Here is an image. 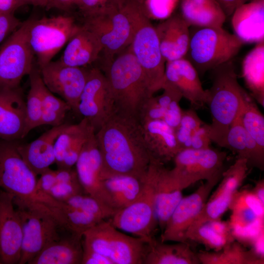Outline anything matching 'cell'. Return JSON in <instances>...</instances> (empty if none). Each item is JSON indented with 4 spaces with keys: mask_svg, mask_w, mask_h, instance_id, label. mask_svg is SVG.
Wrapping results in <instances>:
<instances>
[{
    "mask_svg": "<svg viewBox=\"0 0 264 264\" xmlns=\"http://www.w3.org/2000/svg\"><path fill=\"white\" fill-rule=\"evenodd\" d=\"M95 136L102 159L103 180L120 175L145 177L152 157L137 120L115 111Z\"/></svg>",
    "mask_w": 264,
    "mask_h": 264,
    "instance_id": "6da1fadb",
    "label": "cell"
},
{
    "mask_svg": "<svg viewBox=\"0 0 264 264\" xmlns=\"http://www.w3.org/2000/svg\"><path fill=\"white\" fill-rule=\"evenodd\" d=\"M102 70L112 92L115 111L139 121L143 106L154 94L131 46L105 63Z\"/></svg>",
    "mask_w": 264,
    "mask_h": 264,
    "instance_id": "7a4b0ae2",
    "label": "cell"
},
{
    "mask_svg": "<svg viewBox=\"0 0 264 264\" xmlns=\"http://www.w3.org/2000/svg\"><path fill=\"white\" fill-rule=\"evenodd\" d=\"M212 84L207 89L212 116L209 125L211 141L221 146L227 132L240 114L248 94L239 84L231 61L212 69Z\"/></svg>",
    "mask_w": 264,
    "mask_h": 264,
    "instance_id": "3957f363",
    "label": "cell"
},
{
    "mask_svg": "<svg viewBox=\"0 0 264 264\" xmlns=\"http://www.w3.org/2000/svg\"><path fill=\"white\" fill-rule=\"evenodd\" d=\"M144 0H126L120 7L84 18L83 24L99 39L106 61L130 46L140 17Z\"/></svg>",
    "mask_w": 264,
    "mask_h": 264,
    "instance_id": "277c9868",
    "label": "cell"
},
{
    "mask_svg": "<svg viewBox=\"0 0 264 264\" xmlns=\"http://www.w3.org/2000/svg\"><path fill=\"white\" fill-rule=\"evenodd\" d=\"M190 29V42L184 57L203 75L230 61L244 44L234 34L221 27H198Z\"/></svg>",
    "mask_w": 264,
    "mask_h": 264,
    "instance_id": "5b68a950",
    "label": "cell"
},
{
    "mask_svg": "<svg viewBox=\"0 0 264 264\" xmlns=\"http://www.w3.org/2000/svg\"><path fill=\"white\" fill-rule=\"evenodd\" d=\"M161 163L151 158L139 196L108 219L117 229L140 238L148 243L155 239L154 233L158 225L155 212V189Z\"/></svg>",
    "mask_w": 264,
    "mask_h": 264,
    "instance_id": "8992f818",
    "label": "cell"
},
{
    "mask_svg": "<svg viewBox=\"0 0 264 264\" xmlns=\"http://www.w3.org/2000/svg\"><path fill=\"white\" fill-rule=\"evenodd\" d=\"M83 245L105 256L113 264H143L148 243L121 232L106 220L83 234Z\"/></svg>",
    "mask_w": 264,
    "mask_h": 264,
    "instance_id": "52a82bcc",
    "label": "cell"
},
{
    "mask_svg": "<svg viewBox=\"0 0 264 264\" xmlns=\"http://www.w3.org/2000/svg\"><path fill=\"white\" fill-rule=\"evenodd\" d=\"M22 229L21 254L18 264H26L46 246L58 239L64 230L43 205L14 198Z\"/></svg>",
    "mask_w": 264,
    "mask_h": 264,
    "instance_id": "ba28073f",
    "label": "cell"
},
{
    "mask_svg": "<svg viewBox=\"0 0 264 264\" xmlns=\"http://www.w3.org/2000/svg\"><path fill=\"white\" fill-rule=\"evenodd\" d=\"M73 17L59 15L33 19L28 42L36 57L39 68L52 61L79 27Z\"/></svg>",
    "mask_w": 264,
    "mask_h": 264,
    "instance_id": "9c48e42d",
    "label": "cell"
},
{
    "mask_svg": "<svg viewBox=\"0 0 264 264\" xmlns=\"http://www.w3.org/2000/svg\"><path fill=\"white\" fill-rule=\"evenodd\" d=\"M33 18L22 22L0 45V89L20 87L33 68L34 55L28 42Z\"/></svg>",
    "mask_w": 264,
    "mask_h": 264,
    "instance_id": "30bf717a",
    "label": "cell"
},
{
    "mask_svg": "<svg viewBox=\"0 0 264 264\" xmlns=\"http://www.w3.org/2000/svg\"><path fill=\"white\" fill-rule=\"evenodd\" d=\"M227 153L210 147L184 149L173 158L172 171L184 190L201 180L219 182L225 171Z\"/></svg>",
    "mask_w": 264,
    "mask_h": 264,
    "instance_id": "8fae6325",
    "label": "cell"
},
{
    "mask_svg": "<svg viewBox=\"0 0 264 264\" xmlns=\"http://www.w3.org/2000/svg\"><path fill=\"white\" fill-rule=\"evenodd\" d=\"M17 143L0 139V188L15 199L38 203L37 176L19 153Z\"/></svg>",
    "mask_w": 264,
    "mask_h": 264,
    "instance_id": "7c38bea8",
    "label": "cell"
},
{
    "mask_svg": "<svg viewBox=\"0 0 264 264\" xmlns=\"http://www.w3.org/2000/svg\"><path fill=\"white\" fill-rule=\"evenodd\" d=\"M130 46L154 94L162 89L164 83L166 62L161 54L154 26L145 10Z\"/></svg>",
    "mask_w": 264,
    "mask_h": 264,
    "instance_id": "4fadbf2b",
    "label": "cell"
},
{
    "mask_svg": "<svg viewBox=\"0 0 264 264\" xmlns=\"http://www.w3.org/2000/svg\"><path fill=\"white\" fill-rule=\"evenodd\" d=\"M78 110V114L87 119L95 132L115 112L111 88L100 68H90Z\"/></svg>",
    "mask_w": 264,
    "mask_h": 264,
    "instance_id": "5bb4252c",
    "label": "cell"
},
{
    "mask_svg": "<svg viewBox=\"0 0 264 264\" xmlns=\"http://www.w3.org/2000/svg\"><path fill=\"white\" fill-rule=\"evenodd\" d=\"M39 69L43 83L48 90L61 97L71 110L79 115V100L90 68L66 66L57 60L52 61Z\"/></svg>",
    "mask_w": 264,
    "mask_h": 264,
    "instance_id": "9a60e30c",
    "label": "cell"
},
{
    "mask_svg": "<svg viewBox=\"0 0 264 264\" xmlns=\"http://www.w3.org/2000/svg\"><path fill=\"white\" fill-rule=\"evenodd\" d=\"M249 169L246 159L237 158L223 172L217 188L209 196L200 213L189 228L220 219L229 209L232 198L246 177Z\"/></svg>",
    "mask_w": 264,
    "mask_h": 264,
    "instance_id": "2e32d148",
    "label": "cell"
},
{
    "mask_svg": "<svg viewBox=\"0 0 264 264\" xmlns=\"http://www.w3.org/2000/svg\"><path fill=\"white\" fill-rule=\"evenodd\" d=\"M218 181H206L192 194L182 197L163 230L160 241L188 242L186 233L200 213Z\"/></svg>",
    "mask_w": 264,
    "mask_h": 264,
    "instance_id": "e0dca14e",
    "label": "cell"
},
{
    "mask_svg": "<svg viewBox=\"0 0 264 264\" xmlns=\"http://www.w3.org/2000/svg\"><path fill=\"white\" fill-rule=\"evenodd\" d=\"M14 196L0 191V263L18 264L22 240L21 220Z\"/></svg>",
    "mask_w": 264,
    "mask_h": 264,
    "instance_id": "ac0fdd59",
    "label": "cell"
},
{
    "mask_svg": "<svg viewBox=\"0 0 264 264\" xmlns=\"http://www.w3.org/2000/svg\"><path fill=\"white\" fill-rule=\"evenodd\" d=\"M75 165L85 193L106 205L102 186V159L94 131L85 142Z\"/></svg>",
    "mask_w": 264,
    "mask_h": 264,
    "instance_id": "d6986e66",
    "label": "cell"
},
{
    "mask_svg": "<svg viewBox=\"0 0 264 264\" xmlns=\"http://www.w3.org/2000/svg\"><path fill=\"white\" fill-rule=\"evenodd\" d=\"M165 78L194 108H202L206 104L207 89H203L198 71L186 58L166 62Z\"/></svg>",
    "mask_w": 264,
    "mask_h": 264,
    "instance_id": "ffe728a7",
    "label": "cell"
},
{
    "mask_svg": "<svg viewBox=\"0 0 264 264\" xmlns=\"http://www.w3.org/2000/svg\"><path fill=\"white\" fill-rule=\"evenodd\" d=\"M25 119L26 101L21 88L0 89V139H22Z\"/></svg>",
    "mask_w": 264,
    "mask_h": 264,
    "instance_id": "44dd1931",
    "label": "cell"
},
{
    "mask_svg": "<svg viewBox=\"0 0 264 264\" xmlns=\"http://www.w3.org/2000/svg\"><path fill=\"white\" fill-rule=\"evenodd\" d=\"M165 62L184 58L190 42V29L180 14L171 15L154 26Z\"/></svg>",
    "mask_w": 264,
    "mask_h": 264,
    "instance_id": "7402d4cb",
    "label": "cell"
},
{
    "mask_svg": "<svg viewBox=\"0 0 264 264\" xmlns=\"http://www.w3.org/2000/svg\"><path fill=\"white\" fill-rule=\"evenodd\" d=\"M67 124L52 127L30 143L19 144L17 148L22 158L30 169L40 175L55 163L54 146L58 135Z\"/></svg>",
    "mask_w": 264,
    "mask_h": 264,
    "instance_id": "603a6c76",
    "label": "cell"
},
{
    "mask_svg": "<svg viewBox=\"0 0 264 264\" xmlns=\"http://www.w3.org/2000/svg\"><path fill=\"white\" fill-rule=\"evenodd\" d=\"M181 187L172 169L161 163L157 176L155 189V212L161 232L169 218L182 198Z\"/></svg>",
    "mask_w": 264,
    "mask_h": 264,
    "instance_id": "cb8c5ba5",
    "label": "cell"
},
{
    "mask_svg": "<svg viewBox=\"0 0 264 264\" xmlns=\"http://www.w3.org/2000/svg\"><path fill=\"white\" fill-rule=\"evenodd\" d=\"M232 15L234 34L244 44L264 41V1L244 3Z\"/></svg>",
    "mask_w": 264,
    "mask_h": 264,
    "instance_id": "d4e9b609",
    "label": "cell"
},
{
    "mask_svg": "<svg viewBox=\"0 0 264 264\" xmlns=\"http://www.w3.org/2000/svg\"><path fill=\"white\" fill-rule=\"evenodd\" d=\"M145 143L152 157L164 163L174 158L182 150L175 131L162 120L141 124Z\"/></svg>",
    "mask_w": 264,
    "mask_h": 264,
    "instance_id": "484cf974",
    "label": "cell"
},
{
    "mask_svg": "<svg viewBox=\"0 0 264 264\" xmlns=\"http://www.w3.org/2000/svg\"><path fill=\"white\" fill-rule=\"evenodd\" d=\"M102 51L98 38L81 25L67 43L59 60L66 66L86 67L96 61Z\"/></svg>",
    "mask_w": 264,
    "mask_h": 264,
    "instance_id": "4316f807",
    "label": "cell"
},
{
    "mask_svg": "<svg viewBox=\"0 0 264 264\" xmlns=\"http://www.w3.org/2000/svg\"><path fill=\"white\" fill-rule=\"evenodd\" d=\"M83 236L61 235L40 252L28 264H81Z\"/></svg>",
    "mask_w": 264,
    "mask_h": 264,
    "instance_id": "83f0119b",
    "label": "cell"
},
{
    "mask_svg": "<svg viewBox=\"0 0 264 264\" xmlns=\"http://www.w3.org/2000/svg\"><path fill=\"white\" fill-rule=\"evenodd\" d=\"M144 178L120 175L104 179L102 186L106 205L115 213L129 206L140 195Z\"/></svg>",
    "mask_w": 264,
    "mask_h": 264,
    "instance_id": "f1b7e54d",
    "label": "cell"
},
{
    "mask_svg": "<svg viewBox=\"0 0 264 264\" xmlns=\"http://www.w3.org/2000/svg\"><path fill=\"white\" fill-rule=\"evenodd\" d=\"M221 147L231 151L237 158L246 159L249 168L264 170V151L246 131L239 115L229 127Z\"/></svg>",
    "mask_w": 264,
    "mask_h": 264,
    "instance_id": "f546056e",
    "label": "cell"
},
{
    "mask_svg": "<svg viewBox=\"0 0 264 264\" xmlns=\"http://www.w3.org/2000/svg\"><path fill=\"white\" fill-rule=\"evenodd\" d=\"M180 7L189 27H221L227 18L216 0H180Z\"/></svg>",
    "mask_w": 264,
    "mask_h": 264,
    "instance_id": "4dcf8cb0",
    "label": "cell"
},
{
    "mask_svg": "<svg viewBox=\"0 0 264 264\" xmlns=\"http://www.w3.org/2000/svg\"><path fill=\"white\" fill-rule=\"evenodd\" d=\"M167 243L154 239L148 243L143 264H199L188 242Z\"/></svg>",
    "mask_w": 264,
    "mask_h": 264,
    "instance_id": "1f68e13d",
    "label": "cell"
},
{
    "mask_svg": "<svg viewBox=\"0 0 264 264\" xmlns=\"http://www.w3.org/2000/svg\"><path fill=\"white\" fill-rule=\"evenodd\" d=\"M186 239L188 242L193 241L202 244L214 251L221 250L235 240L229 222L220 219L189 228L186 233Z\"/></svg>",
    "mask_w": 264,
    "mask_h": 264,
    "instance_id": "d6a6232c",
    "label": "cell"
},
{
    "mask_svg": "<svg viewBox=\"0 0 264 264\" xmlns=\"http://www.w3.org/2000/svg\"><path fill=\"white\" fill-rule=\"evenodd\" d=\"M242 77L251 96L264 106V41L246 54L242 63Z\"/></svg>",
    "mask_w": 264,
    "mask_h": 264,
    "instance_id": "836d02e7",
    "label": "cell"
},
{
    "mask_svg": "<svg viewBox=\"0 0 264 264\" xmlns=\"http://www.w3.org/2000/svg\"><path fill=\"white\" fill-rule=\"evenodd\" d=\"M229 209L232 211L229 222L231 227H244L264 220V205L252 191H237Z\"/></svg>",
    "mask_w": 264,
    "mask_h": 264,
    "instance_id": "e575fe53",
    "label": "cell"
},
{
    "mask_svg": "<svg viewBox=\"0 0 264 264\" xmlns=\"http://www.w3.org/2000/svg\"><path fill=\"white\" fill-rule=\"evenodd\" d=\"M94 131V129L85 118H83L76 124H67L54 143L55 163L58 168L61 167L67 153L75 154L81 153L85 142Z\"/></svg>",
    "mask_w": 264,
    "mask_h": 264,
    "instance_id": "d590c367",
    "label": "cell"
},
{
    "mask_svg": "<svg viewBox=\"0 0 264 264\" xmlns=\"http://www.w3.org/2000/svg\"><path fill=\"white\" fill-rule=\"evenodd\" d=\"M202 264H264V258L252 249L247 250L235 240L218 251H201L197 253Z\"/></svg>",
    "mask_w": 264,
    "mask_h": 264,
    "instance_id": "8d00e7d4",
    "label": "cell"
},
{
    "mask_svg": "<svg viewBox=\"0 0 264 264\" xmlns=\"http://www.w3.org/2000/svg\"><path fill=\"white\" fill-rule=\"evenodd\" d=\"M46 208L60 225L72 234L83 236L86 231L103 220L65 202H60L55 206Z\"/></svg>",
    "mask_w": 264,
    "mask_h": 264,
    "instance_id": "74e56055",
    "label": "cell"
},
{
    "mask_svg": "<svg viewBox=\"0 0 264 264\" xmlns=\"http://www.w3.org/2000/svg\"><path fill=\"white\" fill-rule=\"evenodd\" d=\"M30 89L26 101V119L22 139L33 129L40 126L43 110L44 84L39 68L33 67L29 75Z\"/></svg>",
    "mask_w": 264,
    "mask_h": 264,
    "instance_id": "f35d334b",
    "label": "cell"
},
{
    "mask_svg": "<svg viewBox=\"0 0 264 264\" xmlns=\"http://www.w3.org/2000/svg\"><path fill=\"white\" fill-rule=\"evenodd\" d=\"M239 116L246 131L264 151V117L249 93L245 99Z\"/></svg>",
    "mask_w": 264,
    "mask_h": 264,
    "instance_id": "ab89813d",
    "label": "cell"
},
{
    "mask_svg": "<svg viewBox=\"0 0 264 264\" xmlns=\"http://www.w3.org/2000/svg\"><path fill=\"white\" fill-rule=\"evenodd\" d=\"M43 96V110L40 126L48 125L55 127L64 124L66 112L71 110L69 106L64 100L55 96L45 85Z\"/></svg>",
    "mask_w": 264,
    "mask_h": 264,
    "instance_id": "60d3db41",
    "label": "cell"
},
{
    "mask_svg": "<svg viewBox=\"0 0 264 264\" xmlns=\"http://www.w3.org/2000/svg\"><path fill=\"white\" fill-rule=\"evenodd\" d=\"M65 203L102 220L110 219L115 213L112 209L85 193L75 195Z\"/></svg>",
    "mask_w": 264,
    "mask_h": 264,
    "instance_id": "b9f144b4",
    "label": "cell"
},
{
    "mask_svg": "<svg viewBox=\"0 0 264 264\" xmlns=\"http://www.w3.org/2000/svg\"><path fill=\"white\" fill-rule=\"evenodd\" d=\"M203 123L194 110H183L179 124L175 131L181 149L190 148L192 136Z\"/></svg>",
    "mask_w": 264,
    "mask_h": 264,
    "instance_id": "7bdbcfd3",
    "label": "cell"
},
{
    "mask_svg": "<svg viewBox=\"0 0 264 264\" xmlns=\"http://www.w3.org/2000/svg\"><path fill=\"white\" fill-rule=\"evenodd\" d=\"M126 0H79L76 5L84 18L95 16L121 6Z\"/></svg>",
    "mask_w": 264,
    "mask_h": 264,
    "instance_id": "ee69618b",
    "label": "cell"
},
{
    "mask_svg": "<svg viewBox=\"0 0 264 264\" xmlns=\"http://www.w3.org/2000/svg\"><path fill=\"white\" fill-rule=\"evenodd\" d=\"M178 2V0H143L144 9L147 16L162 20H165L172 15Z\"/></svg>",
    "mask_w": 264,
    "mask_h": 264,
    "instance_id": "f6af8a7d",
    "label": "cell"
},
{
    "mask_svg": "<svg viewBox=\"0 0 264 264\" xmlns=\"http://www.w3.org/2000/svg\"><path fill=\"white\" fill-rule=\"evenodd\" d=\"M85 193L79 181L56 183L49 193V196L54 200L65 202L72 197Z\"/></svg>",
    "mask_w": 264,
    "mask_h": 264,
    "instance_id": "bcb514c9",
    "label": "cell"
},
{
    "mask_svg": "<svg viewBox=\"0 0 264 264\" xmlns=\"http://www.w3.org/2000/svg\"><path fill=\"white\" fill-rule=\"evenodd\" d=\"M165 110L159 105L156 97H151L143 106L139 117V122L141 124L145 122L162 120Z\"/></svg>",
    "mask_w": 264,
    "mask_h": 264,
    "instance_id": "7dc6e473",
    "label": "cell"
},
{
    "mask_svg": "<svg viewBox=\"0 0 264 264\" xmlns=\"http://www.w3.org/2000/svg\"><path fill=\"white\" fill-rule=\"evenodd\" d=\"M14 13L0 15V44L4 41L22 24Z\"/></svg>",
    "mask_w": 264,
    "mask_h": 264,
    "instance_id": "c3c4849f",
    "label": "cell"
},
{
    "mask_svg": "<svg viewBox=\"0 0 264 264\" xmlns=\"http://www.w3.org/2000/svg\"><path fill=\"white\" fill-rule=\"evenodd\" d=\"M211 142L209 125L204 123L192 136L190 148L193 149H204L210 147Z\"/></svg>",
    "mask_w": 264,
    "mask_h": 264,
    "instance_id": "681fc988",
    "label": "cell"
},
{
    "mask_svg": "<svg viewBox=\"0 0 264 264\" xmlns=\"http://www.w3.org/2000/svg\"><path fill=\"white\" fill-rule=\"evenodd\" d=\"M180 100H176L172 102L165 110L162 120L174 131L179 124L183 110L179 103Z\"/></svg>",
    "mask_w": 264,
    "mask_h": 264,
    "instance_id": "f907efd6",
    "label": "cell"
},
{
    "mask_svg": "<svg viewBox=\"0 0 264 264\" xmlns=\"http://www.w3.org/2000/svg\"><path fill=\"white\" fill-rule=\"evenodd\" d=\"M81 264H113L105 256L93 250L83 247Z\"/></svg>",
    "mask_w": 264,
    "mask_h": 264,
    "instance_id": "816d5d0a",
    "label": "cell"
},
{
    "mask_svg": "<svg viewBox=\"0 0 264 264\" xmlns=\"http://www.w3.org/2000/svg\"><path fill=\"white\" fill-rule=\"evenodd\" d=\"M221 7L226 17L231 16L234 11L240 5L248 0H216Z\"/></svg>",
    "mask_w": 264,
    "mask_h": 264,
    "instance_id": "f5cc1de1",
    "label": "cell"
},
{
    "mask_svg": "<svg viewBox=\"0 0 264 264\" xmlns=\"http://www.w3.org/2000/svg\"><path fill=\"white\" fill-rule=\"evenodd\" d=\"M79 0H48L45 8L47 10L58 9L68 10L77 4Z\"/></svg>",
    "mask_w": 264,
    "mask_h": 264,
    "instance_id": "db71d44e",
    "label": "cell"
},
{
    "mask_svg": "<svg viewBox=\"0 0 264 264\" xmlns=\"http://www.w3.org/2000/svg\"><path fill=\"white\" fill-rule=\"evenodd\" d=\"M22 6L17 0H0V15L14 13Z\"/></svg>",
    "mask_w": 264,
    "mask_h": 264,
    "instance_id": "11a10c76",
    "label": "cell"
},
{
    "mask_svg": "<svg viewBox=\"0 0 264 264\" xmlns=\"http://www.w3.org/2000/svg\"><path fill=\"white\" fill-rule=\"evenodd\" d=\"M252 191L261 203L264 205V180L263 179L256 182Z\"/></svg>",
    "mask_w": 264,
    "mask_h": 264,
    "instance_id": "9f6ffc18",
    "label": "cell"
},
{
    "mask_svg": "<svg viewBox=\"0 0 264 264\" xmlns=\"http://www.w3.org/2000/svg\"><path fill=\"white\" fill-rule=\"evenodd\" d=\"M23 6L30 4L35 6L45 7L48 0H17Z\"/></svg>",
    "mask_w": 264,
    "mask_h": 264,
    "instance_id": "6f0895ef",
    "label": "cell"
},
{
    "mask_svg": "<svg viewBox=\"0 0 264 264\" xmlns=\"http://www.w3.org/2000/svg\"><path fill=\"white\" fill-rule=\"evenodd\" d=\"M250 2H259L264 1V0H249Z\"/></svg>",
    "mask_w": 264,
    "mask_h": 264,
    "instance_id": "680465c9",
    "label": "cell"
},
{
    "mask_svg": "<svg viewBox=\"0 0 264 264\" xmlns=\"http://www.w3.org/2000/svg\"><path fill=\"white\" fill-rule=\"evenodd\" d=\"M0 264H1V263H0Z\"/></svg>",
    "mask_w": 264,
    "mask_h": 264,
    "instance_id": "91938a15",
    "label": "cell"
}]
</instances>
